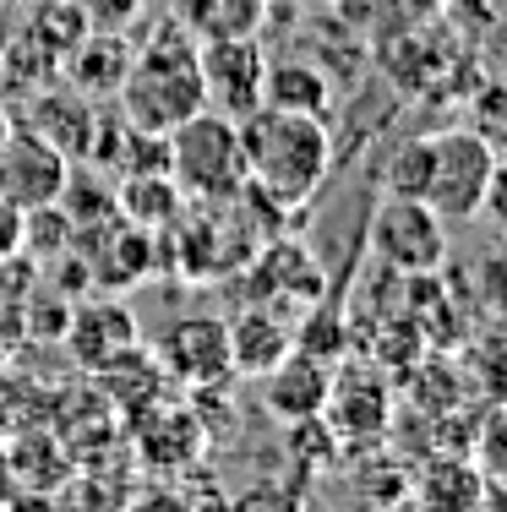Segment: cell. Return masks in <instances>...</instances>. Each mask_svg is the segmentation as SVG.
Returning a JSON list of instances; mask_svg holds the SVG:
<instances>
[{"label":"cell","mask_w":507,"mask_h":512,"mask_svg":"<svg viewBox=\"0 0 507 512\" xmlns=\"http://www.w3.org/2000/svg\"><path fill=\"white\" fill-rule=\"evenodd\" d=\"M115 99H120V115L137 131H153V137H169L180 120L208 109L197 39H191L175 17H169L164 28H153V39L131 55L126 82H120Z\"/></svg>","instance_id":"2"},{"label":"cell","mask_w":507,"mask_h":512,"mask_svg":"<svg viewBox=\"0 0 507 512\" xmlns=\"http://www.w3.org/2000/svg\"><path fill=\"white\" fill-rule=\"evenodd\" d=\"M11 137V120H6V109H0V142H6Z\"/></svg>","instance_id":"31"},{"label":"cell","mask_w":507,"mask_h":512,"mask_svg":"<svg viewBox=\"0 0 507 512\" xmlns=\"http://www.w3.org/2000/svg\"><path fill=\"white\" fill-rule=\"evenodd\" d=\"M235 126H240V153H246L251 191H262L268 202H284V207H300L317 197V186L328 180V164H333L328 120L257 104Z\"/></svg>","instance_id":"1"},{"label":"cell","mask_w":507,"mask_h":512,"mask_svg":"<svg viewBox=\"0 0 507 512\" xmlns=\"http://www.w3.org/2000/svg\"><path fill=\"white\" fill-rule=\"evenodd\" d=\"M17 251H22V207L0 197V262H11Z\"/></svg>","instance_id":"29"},{"label":"cell","mask_w":507,"mask_h":512,"mask_svg":"<svg viewBox=\"0 0 507 512\" xmlns=\"http://www.w3.org/2000/svg\"><path fill=\"white\" fill-rule=\"evenodd\" d=\"M469 458L480 463V474H486V480L507 485V404L486 409V414L475 420V442H469Z\"/></svg>","instance_id":"21"},{"label":"cell","mask_w":507,"mask_h":512,"mask_svg":"<svg viewBox=\"0 0 507 512\" xmlns=\"http://www.w3.org/2000/svg\"><path fill=\"white\" fill-rule=\"evenodd\" d=\"M388 414H393V398H388V387H382L377 376H366V371L333 376V393H328V404H322V420H328V431L338 436L344 453H360V447L382 442V436H388Z\"/></svg>","instance_id":"9"},{"label":"cell","mask_w":507,"mask_h":512,"mask_svg":"<svg viewBox=\"0 0 507 512\" xmlns=\"http://www.w3.org/2000/svg\"><path fill=\"white\" fill-rule=\"evenodd\" d=\"M333 376H338L333 360H317V355H306V349H289L268 376H257L262 404H268V414L279 425L317 420L322 404H328V393H333Z\"/></svg>","instance_id":"10"},{"label":"cell","mask_w":507,"mask_h":512,"mask_svg":"<svg viewBox=\"0 0 507 512\" xmlns=\"http://www.w3.org/2000/svg\"><path fill=\"white\" fill-rule=\"evenodd\" d=\"M426 175H431V137H415L393 153L388 164V197H426Z\"/></svg>","instance_id":"24"},{"label":"cell","mask_w":507,"mask_h":512,"mask_svg":"<svg viewBox=\"0 0 507 512\" xmlns=\"http://www.w3.org/2000/svg\"><path fill=\"white\" fill-rule=\"evenodd\" d=\"M153 262H159V251H153V229H137V224L120 218V229L110 235V256H104V273L99 278L110 289H126V284H137V278H148Z\"/></svg>","instance_id":"20"},{"label":"cell","mask_w":507,"mask_h":512,"mask_svg":"<svg viewBox=\"0 0 507 512\" xmlns=\"http://www.w3.org/2000/svg\"><path fill=\"white\" fill-rule=\"evenodd\" d=\"M371 251L398 273H437L448 262V218L415 197H388L371 218Z\"/></svg>","instance_id":"5"},{"label":"cell","mask_w":507,"mask_h":512,"mask_svg":"<svg viewBox=\"0 0 507 512\" xmlns=\"http://www.w3.org/2000/svg\"><path fill=\"white\" fill-rule=\"evenodd\" d=\"M126 66H131V44L120 39L115 28L82 33L66 50V71H71V88L77 93H120Z\"/></svg>","instance_id":"16"},{"label":"cell","mask_w":507,"mask_h":512,"mask_svg":"<svg viewBox=\"0 0 507 512\" xmlns=\"http://www.w3.org/2000/svg\"><path fill=\"white\" fill-rule=\"evenodd\" d=\"M197 55H202L208 109H219L229 120H246L262 104V77H268V55H262L257 33H246V39H208V44H197Z\"/></svg>","instance_id":"6"},{"label":"cell","mask_w":507,"mask_h":512,"mask_svg":"<svg viewBox=\"0 0 507 512\" xmlns=\"http://www.w3.org/2000/svg\"><path fill=\"white\" fill-rule=\"evenodd\" d=\"M469 131H475L480 142H486L491 153H507V82H491V88H480V99H475V109H469Z\"/></svg>","instance_id":"25"},{"label":"cell","mask_w":507,"mask_h":512,"mask_svg":"<svg viewBox=\"0 0 507 512\" xmlns=\"http://www.w3.org/2000/svg\"><path fill=\"white\" fill-rule=\"evenodd\" d=\"M126 512H197V507H191V496H180L175 485H153V491L131 496Z\"/></svg>","instance_id":"27"},{"label":"cell","mask_w":507,"mask_h":512,"mask_svg":"<svg viewBox=\"0 0 507 512\" xmlns=\"http://www.w3.org/2000/svg\"><path fill=\"white\" fill-rule=\"evenodd\" d=\"M115 213L137 229H169L186 218V191L175 186L169 169H153V175H126V186L115 191Z\"/></svg>","instance_id":"18"},{"label":"cell","mask_w":507,"mask_h":512,"mask_svg":"<svg viewBox=\"0 0 507 512\" xmlns=\"http://www.w3.org/2000/svg\"><path fill=\"white\" fill-rule=\"evenodd\" d=\"M491 169H497V153L475 131H442V137H431V175H426V197L420 202L437 218H448V224H464L486 202Z\"/></svg>","instance_id":"4"},{"label":"cell","mask_w":507,"mask_h":512,"mask_svg":"<svg viewBox=\"0 0 507 512\" xmlns=\"http://www.w3.org/2000/svg\"><path fill=\"white\" fill-rule=\"evenodd\" d=\"M159 365L186 387H229L235 360H229V322L224 316H180L159 338Z\"/></svg>","instance_id":"7"},{"label":"cell","mask_w":507,"mask_h":512,"mask_svg":"<svg viewBox=\"0 0 507 512\" xmlns=\"http://www.w3.org/2000/svg\"><path fill=\"white\" fill-rule=\"evenodd\" d=\"M93 126H99V115H93L88 93H77V88H50L28 109V131H39V137L50 142V148H60L66 158H88Z\"/></svg>","instance_id":"14"},{"label":"cell","mask_w":507,"mask_h":512,"mask_svg":"<svg viewBox=\"0 0 507 512\" xmlns=\"http://www.w3.org/2000/svg\"><path fill=\"white\" fill-rule=\"evenodd\" d=\"M409 480H415V469L398 458H377L366 474H360V491H366V502L377 512H393V507H409Z\"/></svg>","instance_id":"23"},{"label":"cell","mask_w":507,"mask_h":512,"mask_svg":"<svg viewBox=\"0 0 507 512\" xmlns=\"http://www.w3.org/2000/svg\"><path fill=\"white\" fill-rule=\"evenodd\" d=\"M169 175L186 197L229 207L251 191L246 153H240V126L219 109H197L191 120H180L169 131Z\"/></svg>","instance_id":"3"},{"label":"cell","mask_w":507,"mask_h":512,"mask_svg":"<svg viewBox=\"0 0 507 512\" xmlns=\"http://www.w3.org/2000/svg\"><path fill=\"white\" fill-rule=\"evenodd\" d=\"M131 431H137V458L148 463L153 474L191 469V463L202 458V447H208V425H202L197 409H164V404H153L148 414H137V420H131Z\"/></svg>","instance_id":"11"},{"label":"cell","mask_w":507,"mask_h":512,"mask_svg":"<svg viewBox=\"0 0 507 512\" xmlns=\"http://www.w3.org/2000/svg\"><path fill=\"white\" fill-rule=\"evenodd\" d=\"M289 349H295V333L262 306L240 311L235 322H229V360H235V376H268Z\"/></svg>","instance_id":"15"},{"label":"cell","mask_w":507,"mask_h":512,"mask_svg":"<svg viewBox=\"0 0 507 512\" xmlns=\"http://www.w3.org/2000/svg\"><path fill=\"white\" fill-rule=\"evenodd\" d=\"M480 213H486L497 229H507V153L497 158V169H491V186H486V202H480Z\"/></svg>","instance_id":"28"},{"label":"cell","mask_w":507,"mask_h":512,"mask_svg":"<svg viewBox=\"0 0 507 512\" xmlns=\"http://www.w3.org/2000/svg\"><path fill=\"white\" fill-rule=\"evenodd\" d=\"M88 6H93V0H88ZM104 6H110V28L120 33V22H126V17H131V11H137V6H142V0H104Z\"/></svg>","instance_id":"30"},{"label":"cell","mask_w":507,"mask_h":512,"mask_svg":"<svg viewBox=\"0 0 507 512\" xmlns=\"http://www.w3.org/2000/svg\"><path fill=\"white\" fill-rule=\"evenodd\" d=\"M137 344H142L137 316L120 306V300H88V306H77L66 322V349L82 371H104L110 360H120Z\"/></svg>","instance_id":"12"},{"label":"cell","mask_w":507,"mask_h":512,"mask_svg":"<svg viewBox=\"0 0 507 512\" xmlns=\"http://www.w3.org/2000/svg\"><path fill=\"white\" fill-rule=\"evenodd\" d=\"M224 512H306V502H300L295 491H284V485L262 480V485H246Z\"/></svg>","instance_id":"26"},{"label":"cell","mask_w":507,"mask_h":512,"mask_svg":"<svg viewBox=\"0 0 507 512\" xmlns=\"http://www.w3.org/2000/svg\"><path fill=\"white\" fill-rule=\"evenodd\" d=\"M262 104L295 109V115H322V120H328L333 88H328V77H322L317 66H306V60H279V66L268 60V77H262Z\"/></svg>","instance_id":"19"},{"label":"cell","mask_w":507,"mask_h":512,"mask_svg":"<svg viewBox=\"0 0 507 512\" xmlns=\"http://www.w3.org/2000/svg\"><path fill=\"white\" fill-rule=\"evenodd\" d=\"M71 235H77V224L66 218L60 202H44V207H28V213H22V251L28 256H55Z\"/></svg>","instance_id":"22"},{"label":"cell","mask_w":507,"mask_h":512,"mask_svg":"<svg viewBox=\"0 0 507 512\" xmlns=\"http://www.w3.org/2000/svg\"><path fill=\"white\" fill-rule=\"evenodd\" d=\"M71 180V158L50 148L39 131L28 126H11V137L0 142V197H11L28 213V207H44V202H60Z\"/></svg>","instance_id":"8"},{"label":"cell","mask_w":507,"mask_h":512,"mask_svg":"<svg viewBox=\"0 0 507 512\" xmlns=\"http://www.w3.org/2000/svg\"><path fill=\"white\" fill-rule=\"evenodd\" d=\"M169 17H175L197 44H208V39H246V33L262 28L268 0H169Z\"/></svg>","instance_id":"17"},{"label":"cell","mask_w":507,"mask_h":512,"mask_svg":"<svg viewBox=\"0 0 507 512\" xmlns=\"http://www.w3.org/2000/svg\"><path fill=\"white\" fill-rule=\"evenodd\" d=\"M486 474L469 453H431L409 480V502L420 512H480Z\"/></svg>","instance_id":"13"}]
</instances>
